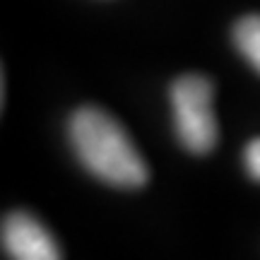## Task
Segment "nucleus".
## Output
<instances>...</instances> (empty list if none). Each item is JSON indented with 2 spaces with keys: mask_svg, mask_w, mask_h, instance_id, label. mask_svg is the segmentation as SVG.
Returning a JSON list of instances; mask_svg holds the SVG:
<instances>
[{
  "mask_svg": "<svg viewBox=\"0 0 260 260\" xmlns=\"http://www.w3.org/2000/svg\"><path fill=\"white\" fill-rule=\"evenodd\" d=\"M234 41L246 60L260 73V15H248L234 27Z\"/></svg>",
  "mask_w": 260,
  "mask_h": 260,
  "instance_id": "4",
  "label": "nucleus"
},
{
  "mask_svg": "<svg viewBox=\"0 0 260 260\" xmlns=\"http://www.w3.org/2000/svg\"><path fill=\"white\" fill-rule=\"evenodd\" d=\"M174 125L181 145L193 154H207L217 142L212 82L203 75H183L171 84Z\"/></svg>",
  "mask_w": 260,
  "mask_h": 260,
  "instance_id": "2",
  "label": "nucleus"
},
{
  "mask_svg": "<svg viewBox=\"0 0 260 260\" xmlns=\"http://www.w3.org/2000/svg\"><path fill=\"white\" fill-rule=\"evenodd\" d=\"M243 164L248 169V174H251L255 181H260V138L248 142V147L243 152Z\"/></svg>",
  "mask_w": 260,
  "mask_h": 260,
  "instance_id": "5",
  "label": "nucleus"
},
{
  "mask_svg": "<svg viewBox=\"0 0 260 260\" xmlns=\"http://www.w3.org/2000/svg\"><path fill=\"white\" fill-rule=\"evenodd\" d=\"M70 142L77 159L104 183L116 188H140L147 183L145 159L121 123L99 109H80L70 118Z\"/></svg>",
  "mask_w": 260,
  "mask_h": 260,
  "instance_id": "1",
  "label": "nucleus"
},
{
  "mask_svg": "<svg viewBox=\"0 0 260 260\" xmlns=\"http://www.w3.org/2000/svg\"><path fill=\"white\" fill-rule=\"evenodd\" d=\"M3 248L10 260H60V248L29 212H10L3 222Z\"/></svg>",
  "mask_w": 260,
  "mask_h": 260,
  "instance_id": "3",
  "label": "nucleus"
}]
</instances>
